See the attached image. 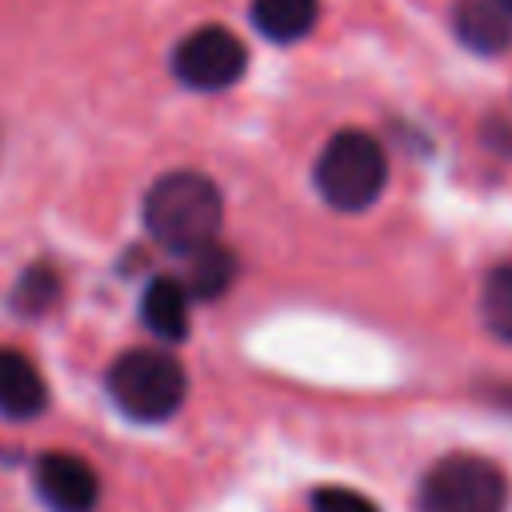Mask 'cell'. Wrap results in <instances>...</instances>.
<instances>
[{"instance_id": "5bb4252c", "label": "cell", "mask_w": 512, "mask_h": 512, "mask_svg": "<svg viewBox=\"0 0 512 512\" xmlns=\"http://www.w3.org/2000/svg\"><path fill=\"white\" fill-rule=\"evenodd\" d=\"M312 512H380L364 492L356 488H340V484H324L312 492Z\"/></svg>"}, {"instance_id": "30bf717a", "label": "cell", "mask_w": 512, "mask_h": 512, "mask_svg": "<svg viewBox=\"0 0 512 512\" xmlns=\"http://www.w3.org/2000/svg\"><path fill=\"white\" fill-rule=\"evenodd\" d=\"M248 16H252L260 36H268L276 44H292L316 28L320 0H252Z\"/></svg>"}, {"instance_id": "5b68a950", "label": "cell", "mask_w": 512, "mask_h": 512, "mask_svg": "<svg viewBox=\"0 0 512 512\" xmlns=\"http://www.w3.org/2000/svg\"><path fill=\"white\" fill-rule=\"evenodd\" d=\"M244 68H248V52L240 36L220 24H204L172 48L176 80L196 92H224L244 76Z\"/></svg>"}, {"instance_id": "7c38bea8", "label": "cell", "mask_w": 512, "mask_h": 512, "mask_svg": "<svg viewBox=\"0 0 512 512\" xmlns=\"http://www.w3.org/2000/svg\"><path fill=\"white\" fill-rule=\"evenodd\" d=\"M480 316H484V328L512 344V264H496L488 276H484V288H480Z\"/></svg>"}, {"instance_id": "8fae6325", "label": "cell", "mask_w": 512, "mask_h": 512, "mask_svg": "<svg viewBox=\"0 0 512 512\" xmlns=\"http://www.w3.org/2000/svg\"><path fill=\"white\" fill-rule=\"evenodd\" d=\"M232 280H236V256L220 240L188 256L184 288H188L192 300H216V296H224L232 288Z\"/></svg>"}, {"instance_id": "7a4b0ae2", "label": "cell", "mask_w": 512, "mask_h": 512, "mask_svg": "<svg viewBox=\"0 0 512 512\" xmlns=\"http://www.w3.org/2000/svg\"><path fill=\"white\" fill-rule=\"evenodd\" d=\"M312 180L324 204H332L336 212H364L380 200L388 184L384 144L364 128H340L320 148Z\"/></svg>"}, {"instance_id": "ba28073f", "label": "cell", "mask_w": 512, "mask_h": 512, "mask_svg": "<svg viewBox=\"0 0 512 512\" xmlns=\"http://www.w3.org/2000/svg\"><path fill=\"white\" fill-rule=\"evenodd\" d=\"M48 404L40 368L20 348H0V412L8 420H36Z\"/></svg>"}, {"instance_id": "8992f818", "label": "cell", "mask_w": 512, "mask_h": 512, "mask_svg": "<svg viewBox=\"0 0 512 512\" xmlns=\"http://www.w3.org/2000/svg\"><path fill=\"white\" fill-rule=\"evenodd\" d=\"M32 484L48 512H92L100 500V476L72 452H44L36 460Z\"/></svg>"}, {"instance_id": "9c48e42d", "label": "cell", "mask_w": 512, "mask_h": 512, "mask_svg": "<svg viewBox=\"0 0 512 512\" xmlns=\"http://www.w3.org/2000/svg\"><path fill=\"white\" fill-rule=\"evenodd\" d=\"M140 316L160 340H184L188 336V288L184 280L156 276L148 280L140 296Z\"/></svg>"}, {"instance_id": "4fadbf2b", "label": "cell", "mask_w": 512, "mask_h": 512, "mask_svg": "<svg viewBox=\"0 0 512 512\" xmlns=\"http://www.w3.org/2000/svg\"><path fill=\"white\" fill-rule=\"evenodd\" d=\"M56 296H60V276H56V268H52V264H32V268L16 280V288H12V308L24 312V316H40V312H48V308L56 304Z\"/></svg>"}, {"instance_id": "52a82bcc", "label": "cell", "mask_w": 512, "mask_h": 512, "mask_svg": "<svg viewBox=\"0 0 512 512\" xmlns=\"http://www.w3.org/2000/svg\"><path fill=\"white\" fill-rule=\"evenodd\" d=\"M452 28L464 40V48L480 56H500L512 48V12L500 0H456Z\"/></svg>"}, {"instance_id": "277c9868", "label": "cell", "mask_w": 512, "mask_h": 512, "mask_svg": "<svg viewBox=\"0 0 512 512\" xmlns=\"http://www.w3.org/2000/svg\"><path fill=\"white\" fill-rule=\"evenodd\" d=\"M416 508L420 512H504L508 476L488 456L448 452L424 472Z\"/></svg>"}, {"instance_id": "3957f363", "label": "cell", "mask_w": 512, "mask_h": 512, "mask_svg": "<svg viewBox=\"0 0 512 512\" xmlns=\"http://www.w3.org/2000/svg\"><path fill=\"white\" fill-rule=\"evenodd\" d=\"M108 396L128 420L160 424L184 404L188 376L184 364L164 348H128L108 368Z\"/></svg>"}, {"instance_id": "6da1fadb", "label": "cell", "mask_w": 512, "mask_h": 512, "mask_svg": "<svg viewBox=\"0 0 512 512\" xmlns=\"http://www.w3.org/2000/svg\"><path fill=\"white\" fill-rule=\"evenodd\" d=\"M220 220H224V196L204 172L176 168L164 172L144 192V228L168 252L192 256L216 244Z\"/></svg>"}, {"instance_id": "9a60e30c", "label": "cell", "mask_w": 512, "mask_h": 512, "mask_svg": "<svg viewBox=\"0 0 512 512\" xmlns=\"http://www.w3.org/2000/svg\"><path fill=\"white\" fill-rule=\"evenodd\" d=\"M500 4H504V8H508V12H512V0H500Z\"/></svg>"}]
</instances>
